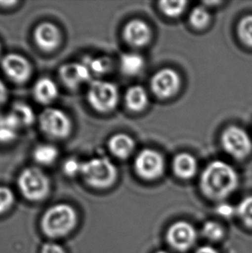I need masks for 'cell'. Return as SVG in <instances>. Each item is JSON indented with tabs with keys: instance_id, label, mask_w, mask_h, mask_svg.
Returning a JSON list of instances; mask_svg holds the SVG:
<instances>
[{
	"instance_id": "8992f818",
	"label": "cell",
	"mask_w": 252,
	"mask_h": 253,
	"mask_svg": "<svg viewBox=\"0 0 252 253\" xmlns=\"http://www.w3.org/2000/svg\"><path fill=\"white\" fill-rule=\"evenodd\" d=\"M42 130L48 137L62 139L71 133L72 121L67 113L58 108H47L39 116Z\"/></svg>"
},
{
	"instance_id": "7c38bea8",
	"label": "cell",
	"mask_w": 252,
	"mask_h": 253,
	"mask_svg": "<svg viewBox=\"0 0 252 253\" xmlns=\"http://www.w3.org/2000/svg\"><path fill=\"white\" fill-rule=\"evenodd\" d=\"M60 76L64 84L70 88H77L90 82L92 77L84 62H70L65 64L60 69Z\"/></svg>"
},
{
	"instance_id": "7402d4cb",
	"label": "cell",
	"mask_w": 252,
	"mask_h": 253,
	"mask_svg": "<svg viewBox=\"0 0 252 253\" xmlns=\"http://www.w3.org/2000/svg\"><path fill=\"white\" fill-rule=\"evenodd\" d=\"M58 150L52 144H41L35 149V160L42 165H52L58 157Z\"/></svg>"
},
{
	"instance_id": "8d00e7d4",
	"label": "cell",
	"mask_w": 252,
	"mask_h": 253,
	"mask_svg": "<svg viewBox=\"0 0 252 253\" xmlns=\"http://www.w3.org/2000/svg\"><path fill=\"white\" fill-rule=\"evenodd\" d=\"M1 50H2V48H1V44H0V55H1Z\"/></svg>"
},
{
	"instance_id": "d6986e66",
	"label": "cell",
	"mask_w": 252,
	"mask_h": 253,
	"mask_svg": "<svg viewBox=\"0 0 252 253\" xmlns=\"http://www.w3.org/2000/svg\"><path fill=\"white\" fill-rule=\"evenodd\" d=\"M144 59L136 53H126L120 59V68L122 72L128 76H136L144 68Z\"/></svg>"
},
{
	"instance_id": "1f68e13d",
	"label": "cell",
	"mask_w": 252,
	"mask_h": 253,
	"mask_svg": "<svg viewBox=\"0 0 252 253\" xmlns=\"http://www.w3.org/2000/svg\"><path fill=\"white\" fill-rule=\"evenodd\" d=\"M41 253H66V251L60 244L48 242L42 247Z\"/></svg>"
},
{
	"instance_id": "4fadbf2b",
	"label": "cell",
	"mask_w": 252,
	"mask_h": 253,
	"mask_svg": "<svg viewBox=\"0 0 252 253\" xmlns=\"http://www.w3.org/2000/svg\"><path fill=\"white\" fill-rule=\"evenodd\" d=\"M123 37L128 44L135 48H141L150 42L151 30L146 22L133 19L124 28Z\"/></svg>"
},
{
	"instance_id": "e575fe53",
	"label": "cell",
	"mask_w": 252,
	"mask_h": 253,
	"mask_svg": "<svg viewBox=\"0 0 252 253\" xmlns=\"http://www.w3.org/2000/svg\"><path fill=\"white\" fill-rule=\"evenodd\" d=\"M16 3H17V2H16V1H10V2H9V1H7V2H5V1H4V2H0V5H3V6H4V5H13V4H16ZM5 7V6H4Z\"/></svg>"
},
{
	"instance_id": "603a6c76",
	"label": "cell",
	"mask_w": 252,
	"mask_h": 253,
	"mask_svg": "<svg viewBox=\"0 0 252 253\" xmlns=\"http://www.w3.org/2000/svg\"><path fill=\"white\" fill-rule=\"evenodd\" d=\"M87 66L92 76H104L109 73L112 69V61L108 57H98V58H86L84 62Z\"/></svg>"
},
{
	"instance_id": "6da1fadb",
	"label": "cell",
	"mask_w": 252,
	"mask_h": 253,
	"mask_svg": "<svg viewBox=\"0 0 252 253\" xmlns=\"http://www.w3.org/2000/svg\"><path fill=\"white\" fill-rule=\"evenodd\" d=\"M201 191L212 200H223L235 191L239 175L234 168L223 161H213L206 167L200 180Z\"/></svg>"
},
{
	"instance_id": "f546056e",
	"label": "cell",
	"mask_w": 252,
	"mask_h": 253,
	"mask_svg": "<svg viewBox=\"0 0 252 253\" xmlns=\"http://www.w3.org/2000/svg\"><path fill=\"white\" fill-rule=\"evenodd\" d=\"M83 162L79 161L76 158H69L63 165V171L68 176H76L82 174Z\"/></svg>"
},
{
	"instance_id": "30bf717a",
	"label": "cell",
	"mask_w": 252,
	"mask_h": 253,
	"mask_svg": "<svg viewBox=\"0 0 252 253\" xmlns=\"http://www.w3.org/2000/svg\"><path fill=\"white\" fill-rule=\"evenodd\" d=\"M167 239L171 247L175 250L187 251L194 246L197 239V233L194 226L186 221L173 224L168 231Z\"/></svg>"
},
{
	"instance_id": "44dd1931",
	"label": "cell",
	"mask_w": 252,
	"mask_h": 253,
	"mask_svg": "<svg viewBox=\"0 0 252 253\" xmlns=\"http://www.w3.org/2000/svg\"><path fill=\"white\" fill-rule=\"evenodd\" d=\"M19 129L20 126L10 113L0 117V142L10 143L15 140Z\"/></svg>"
},
{
	"instance_id": "d4e9b609",
	"label": "cell",
	"mask_w": 252,
	"mask_h": 253,
	"mask_svg": "<svg viewBox=\"0 0 252 253\" xmlns=\"http://www.w3.org/2000/svg\"><path fill=\"white\" fill-rule=\"evenodd\" d=\"M188 2L186 1H161L159 8L161 11L168 17H178L184 12Z\"/></svg>"
},
{
	"instance_id": "f1b7e54d",
	"label": "cell",
	"mask_w": 252,
	"mask_h": 253,
	"mask_svg": "<svg viewBox=\"0 0 252 253\" xmlns=\"http://www.w3.org/2000/svg\"><path fill=\"white\" fill-rule=\"evenodd\" d=\"M15 202V195L10 188L0 186V215L8 212Z\"/></svg>"
},
{
	"instance_id": "9c48e42d",
	"label": "cell",
	"mask_w": 252,
	"mask_h": 253,
	"mask_svg": "<svg viewBox=\"0 0 252 253\" xmlns=\"http://www.w3.org/2000/svg\"><path fill=\"white\" fill-rule=\"evenodd\" d=\"M181 85V77L172 69H161L150 80L151 91L159 99H168L175 95Z\"/></svg>"
},
{
	"instance_id": "2e32d148",
	"label": "cell",
	"mask_w": 252,
	"mask_h": 253,
	"mask_svg": "<svg viewBox=\"0 0 252 253\" xmlns=\"http://www.w3.org/2000/svg\"><path fill=\"white\" fill-rule=\"evenodd\" d=\"M173 170L175 175L181 179H190L194 177L198 169L196 159L188 153L178 154L173 160Z\"/></svg>"
},
{
	"instance_id": "5bb4252c",
	"label": "cell",
	"mask_w": 252,
	"mask_h": 253,
	"mask_svg": "<svg viewBox=\"0 0 252 253\" xmlns=\"http://www.w3.org/2000/svg\"><path fill=\"white\" fill-rule=\"evenodd\" d=\"M34 38L39 48L45 51H52L61 43L62 34L55 24L45 22L36 28Z\"/></svg>"
},
{
	"instance_id": "5b68a950",
	"label": "cell",
	"mask_w": 252,
	"mask_h": 253,
	"mask_svg": "<svg viewBox=\"0 0 252 253\" xmlns=\"http://www.w3.org/2000/svg\"><path fill=\"white\" fill-rule=\"evenodd\" d=\"M87 99L92 108L97 112L109 113L118 106L120 92L113 83L97 80L89 85Z\"/></svg>"
},
{
	"instance_id": "7a4b0ae2",
	"label": "cell",
	"mask_w": 252,
	"mask_h": 253,
	"mask_svg": "<svg viewBox=\"0 0 252 253\" xmlns=\"http://www.w3.org/2000/svg\"><path fill=\"white\" fill-rule=\"evenodd\" d=\"M79 222L78 212L72 206L60 203L52 206L43 213L41 227L50 239H62L75 229Z\"/></svg>"
},
{
	"instance_id": "ac0fdd59",
	"label": "cell",
	"mask_w": 252,
	"mask_h": 253,
	"mask_svg": "<svg viewBox=\"0 0 252 253\" xmlns=\"http://www.w3.org/2000/svg\"><path fill=\"white\" fill-rule=\"evenodd\" d=\"M125 101L128 109L132 112H141L148 106V92L141 85H133L127 89L125 95Z\"/></svg>"
},
{
	"instance_id": "3957f363",
	"label": "cell",
	"mask_w": 252,
	"mask_h": 253,
	"mask_svg": "<svg viewBox=\"0 0 252 253\" xmlns=\"http://www.w3.org/2000/svg\"><path fill=\"white\" fill-rule=\"evenodd\" d=\"M81 175L89 186L103 189L110 188L115 182L118 170L109 158H94L83 162Z\"/></svg>"
},
{
	"instance_id": "83f0119b",
	"label": "cell",
	"mask_w": 252,
	"mask_h": 253,
	"mask_svg": "<svg viewBox=\"0 0 252 253\" xmlns=\"http://www.w3.org/2000/svg\"><path fill=\"white\" fill-rule=\"evenodd\" d=\"M202 233L207 239L211 241H218L224 236V229L218 223L215 221H208L205 223Z\"/></svg>"
},
{
	"instance_id": "d6a6232c",
	"label": "cell",
	"mask_w": 252,
	"mask_h": 253,
	"mask_svg": "<svg viewBox=\"0 0 252 253\" xmlns=\"http://www.w3.org/2000/svg\"><path fill=\"white\" fill-rule=\"evenodd\" d=\"M8 97V90L3 81L0 79V106L6 101Z\"/></svg>"
},
{
	"instance_id": "8fae6325",
	"label": "cell",
	"mask_w": 252,
	"mask_h": 253,
	"mask_svg": "<svg viewBox=\"0 0 252 253\" xmlns=\"http://www.w3.org/2000/svg\"><path fill=\"white\" fill-rule=\"evenodd\" d=\"M3 72L14 83H24L31 76V65L27 59L17 54H9L2 61Z\"/></svg>"
},
{
	"instance_id": "277c9868",
	"label": "cell",
	"mask_w": 252,
	"mask_h": 253,
	"mask_svg": "<svg viewBox=\"0 0 252 253\" xmlns=\"http://www.w3.org/2000/svg\"><path fill=\"white\" fill-rule=\"evenodd\" d=\"M17 185L24 198L31 202H41L50 191V181L43 171L38 168H27L21 172Z\"/></svg>"
},
{
	"instance_id": "484cf974",
	"label": "cell",
	"mask_w": 252,
	"mask_h": 253,
	"mask_svg": "<svg viewBox=\"0 0 252 253\" xmlns=\"http://www.w3.org/2000/svg\"><path fill=\"white\" fill-rule=\"evenodd\" d=\"M238 35L243 43L252 48V15L243 17L238 25Z\"/></svg>"
},
{
	"instance_id": "9a60e30c",
	"label": "cell",
	"mask_w": 252,
	"mask_h": 253,
	"mask_svg": "<svg viewBox=\"0 0 252 253\" xmlns=\"http://www.w3.org/2000/svg\"><path fill=\"white\" fill-rule=\"evenodd\" d=\"M108 147L116 158L126 159L132 154L136 144L132 137H129V135L118 133L110 138Z\"/></svg>"
},
{
	"instance_id": "d590c367",
	"label": "cell",
	"mask_w": 252,
	"mask_h": 253,
	"mask_svg": "<svg viewBox=\"0 0 252 253\" xmlns=\"http://www.w3.org/2000/svg\"><path fill=\"white\" fill-rule=\"evenodd\" d=\"M157 253H168V252H165V251H160V252H157Z\"/></svg>"
},
{
	"instance_id": "e0dca14e",
	"label": "cell",
	"mask_w": 252,
	"mask_h": 253,
	"mask_svg": "<svg viewBox=\"0 0 252 253\" xmlns=\"http://www.w3.org/2000/svg\"><path fill=\"white\" fill-rule=\"evenodd\" d=\"M58 94V86L53 80L45 77L38 80L35 84V99L42 105H48L55 101Z\"/></svg>"
},
{
	"instance_id": "4316f807",
	"label": "cell",
	"mask_w": 252,
	"mask_h": 253,
	"mask_svg": "<svg viewBox=\"0 0 252 253\" xmlns=\"http://www.w3.org/2000/svg\"><path fill=\"white\" fill-rule=\"evenodd\" d=\"M237 214H239L246 226L252 228V196L246 197L239 203Z\"/></svg>"
},
{
	"instance_id": "52a82bcc",
	"label": "cell",
	"mask_w": 252,
	"mask_h": 253,
	"mask_svg": "<svg viewBox=\"0 0 252 253\" xmlns=\"http://www.w3.org/2000/svg\"><path fill=\"white\" fill-rule=\"evenodd\" d=\"M221 144L227 154L236 159H244L252 153V141L249 134L240 127L229 126L221 135Z\"/></svg>"
},
{
	"instance_id": "ffe728a7",
	"label": "cell",
	"mask_w": 252,
	"mask_h": 253,
	"mask_svg": "<svg viewBox=\"0 0 252 253\" xmlns=\"http://www.w3.org/2000/svg\"><path fill=\"white\" fill-rule=\"evenodd\" d=\"M9 113L17 121L20 128L30 126L36 120L34 111L26 103H15Z\"/></svg>"
},
{
	"instance_id": "4dcf8cb0",
	"label": "cell",
	"mask_w": 252,
	"mask_h": 253,
	"mask_svg": "<svg viewBox=\"0 0 252 253\" xmlns=\"http://www.w3.org/2000/svg\"><path fill=\"white\" fill-rule=\"evenodd\" d=\"M217 212H218V215L222 216V217L231 218L237 212V209L232 207V205H230V204H227V203H222V204L218 206V209H217Z\"/></svg>"
},
{
	"instance_id": "ba28073f",
	"label": "cell",
	"mask_w": 252,
	"mask_h": 253,
	"mask_svg": "<svg viewBox=\"0 0 252 253\" xmlns=\"http://www.w3.org/2000/svg\"><path fill=\"white\" fill-rule=\"evenodd\" d=\"M164 168V157L158 151L151 149L140 151L134 162L136 174L147 181H153L160 177Z\"/></svg>"
},
{
	"instance_id": "cb8c5ba5",
	"label": "cell",
	"mask_w": 252,
	"mask_h": 253,
	"mask_svg": "<svg viewBox=\"0 0 252 253\" xmlns=\"http://www.w3.org/2000/svg\"><path fill=\"white\" fill-rule=\"evenodd\" d=\"M189 22L191 25L195 29H205L210 23V13L205 7H195L191 11Z\"/></svg>"
},
{
	"instance_id": "836d02e7",
	"label": "cell",
	"mask_w": 252,
	"mask_h": 253,
	"mask_svg": "<svg viewBox=\"0 0 252 253\" xmlns=\"http://www.w3.org/2000/svg\"><path fill=\"white\" fill-rule=\"evenodd\" d=\"M195 253H218V251L216 250L213 247H210V246H204L201 247L196 251Z\"/></svg>"
}]
</instances>
